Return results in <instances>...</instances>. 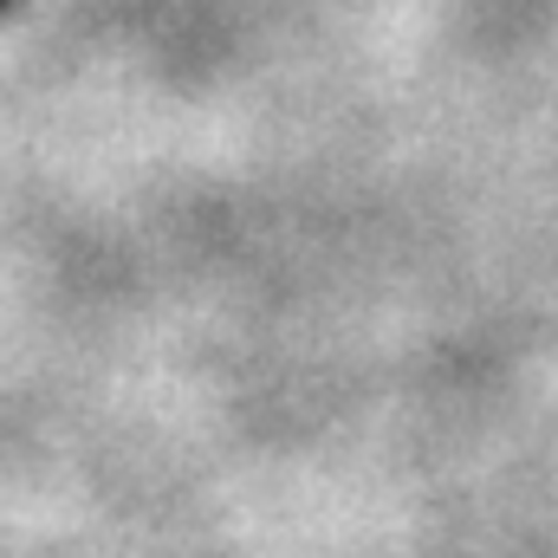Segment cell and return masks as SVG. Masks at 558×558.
<instances>
[{
  "label": "cell",
  "mask_w": 558,
  "mask_h": 558,
  "mask_svg": "<svg viewBox=\"0 0 558 558\" xmlns=\"http://www.w3.org/2000/svg\"><path fill=\"white\" fill-rule=\"evenodd\" d=\"M7 7H13V0H0V13H7Z\"/></svg>",
  "instance_id": "6da1fadb"
}]
</instances>
